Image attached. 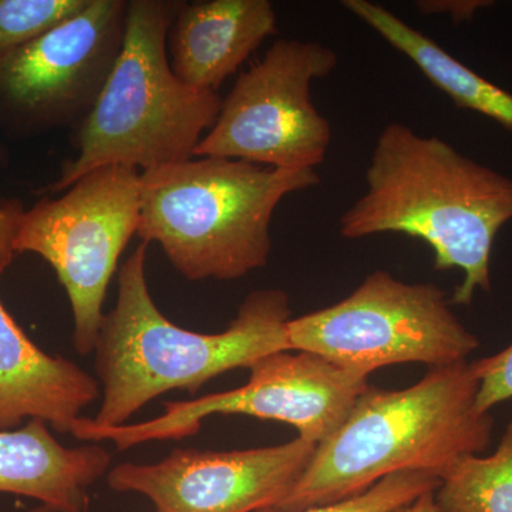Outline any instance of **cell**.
Masks as SVG:
<instances>
[{"label":"cell","instance_id":"obj_1","mask_svg":"<svg viewBox=\"0 0 512 512\" xmlns=\"http://www.w3.org/2000/svg\"><path fill=\"white\" fill-rule=\"evenodd\" d=\"M367 190L340 218L343 238L402 234L434 252V269H460L451 305L491 292L495 238L512 221V178L447 141L390 123L377 138Z\"/></svg>","mask_w":512,"mask_h":512},{"label":"cell","instance_id":"obj_2","mask_svg":"<svg viewBox=\"0 0 512 512\" xmlns=\"http://www.w3.org/2000/svg\"><path fill=\"white\" fill-rule=\"evenodd\" d=\"M470 362L430 367L403 390L369 387L315 453L279 510L338 503L397 473L443 478L490 447L494 417L477 407Z\"/></svg>","mask_w":512,"mask_h":512},{"label":"cell","instance_id":"obj_3","mask_svg":"<svg viewBox=\"0 0 512 512\" xmlns=\"http://www.w3.org/2000/svg\"><path fill=\"white\" fill-rule=\"evenodd\" d=\"M147 248L141 242L121 266L116 308L101 322L94 349L103 384L97 426H123L161 394L197 393L222 373L291 350L286 326L292 312L282 289L249 293L224 332L208 335L174 325L151 298Z\"/></svg>","mask_w":512,"mask_h":512},{"label":"cell","instance_id":"obj_4","mask_svg":"<svg viewBox=\"0 0 512 512\" xmlns=\"http://www.w3.org/2000/svg\"><path fill=\"white\" fill-rule=\"evenodd\" d=\"M319 183L315 170L220 157L141 171L137 235L188 281H234L268 264L279 202Z\"/></svg>","mask_w":512,"mask_h":512},{"label":"cell","instance_id":"obj_5","mask_svg":"<svg viewBox=\"0 0 512 512\" xmlns=\"http://www.w3.org/2000/svg\"><path fill=\"white\" fill-rule=\"evenodd\" d=\"M183 2L128 0L126 35L96 106L73 130L76 157L62 165L50 192L67 190L107 165L154 170L195 156L220 114L214 90L188 86L168 57V30Z\"/></svg>","mask_w":512,"mask_h":512},{"label":"cell","instance_id":"obj_6","mask_svg":"<svg viewBox=\"0 0 512 512\" xmlns=\"http://www.w3.org/2000/svg\"><path fill=\"white\" fill-rule=\"evenodd\" d=\"M451 306L439 286L407 284L379 269L348 298L289 320V346L366 376L402 363L457 365L476 352L480 339Z\"/></svg>","mask_w":512,"mask_h":512},{"label":"cell","instance_id":"obj_7","mask_svg":"<svg viewBox=\"0 0 512 512\" xmlns=\"http://www.w3.org/2000/svg\"><path fill=\"white\" fill-rule=\"evenodd\" d=\"M141 171L107 165L90 171L56 200L22 211L13 238L15 254L33 252L55 269L74 319V349L94 352L103 305L117 262L137 234Z\"/></svg>","mask_w":512,"mask_h":512},{"label":"cell","instance_id":"obj_8","mask_svg":"<svg viewBox=\"0 0 512 512\" xmlns=\"http://www.w3.org/2000/svg\"><path fill=\"white\" fill-rule=\"evenodd\" d=\"M338 66V55L313 40L279 39L238 77L195 156L315 170L325 161L332 127L312 101L313 80Z\"/></svg>","mask_w":512,"mask_h":512},{"label":"cell","instance_id":"obj_9","mask_svg":"<svg viewBox=\"0 0 512 512\" xmlns=\"http://www.w3.org/2000/svg\"><path fill=\"white\" fill-rule=\"evenodd\" d=\"M271 353L252 363L245 386L210 394L191 402L165 404V413L147 423L97 426L80 417L72 434L80 440H110L117 450L151 440L183 439L197 433L212 414H245L291 424L303 440L328 439L359 397L369 389V376L352 372L311 352Z\"/></svg>","mask_w":512,"mask_h":512},{"label":"cell","instance_id":"obj_10","mask_svg":"<svg viewBox=\"0 0 512 512\" xmlns=\"http://www.w3.org/2000/svg\"><path fill=\"white\" fill-rule=\"evenodd\" d=\"M128 0H87L28 45L0 57V127L30 137L79 126L96 106L126 35Z\"/></svg>","mask_w":512,"mask_h":512},{"label":"cell","instance_id":"obj_11","mask_svg":"<svg viewBox=\"0 0 512 512\" xmlns=\"http://www.w3.org/2000/svg\"><path fill=\"white\" fill-rule=\"evenodd\" d=\"M316 446L298 437L249 450H174L158 463L120 464L107 480L111 490L146 495L157 512H255L291 493Z\"/></svg>","mask_w":512,"mask_h":512},{"label":"cell","instance_id":"obj_12","mask_svg":"<svg viewBox=\"0 0 512 512\" xmlns=\"http://www.w3.org/2000/svg\"><path fill=\"white\" fill-rule=\"evenodd\" d=\"M268 0L183 2L168 30L167 50L175 76L201 90H214L276 33Z\"/></svg>","mask_w":512,"mask_h":512},{"label":"cell","instance_id":"obj_13","mask_svg":"<svg viewBox=\"0 0 512 512\" xmlns=\"http://www.w3.org/2000/svg\"><path fill=\"white\" fill-rule=\"evenodd\" d=\"M99 393L82 367L37 348L0 301V430L36 419L70 433Z\"/></svg>","mask_w":512,"mask_h":512},{"label":"cell","instance_id":"obj_14","mask_svg":"<svg viewBox=\"0 0 512 512\" xmlns=\"http://www.w3.org/2000/svg\"><path fill=\"white\" fill-rule=\"evenodd\" d=\"M99 444L66 448L47 423L29 420L18 430H0V493L42 501L57 512H84L87 491L110 466Z\"/></svg>","mask_w":512,"mask_h":512},{"label":"cell","instance_id":"obj_15","mask_svg":"<svg viewBox=\"0 0 512 512\" xmlns=\"http://www.w3.org/2000/svg\"><path fill=\"white\" fill-rule=\"evenodd\" d=\"M343 6L409 57L458 109L476 111L512 131V93L484 79L383 6L369 0H345Z\"/></svg>","mask_w":512,"mask_h":512},{"label":"cell","instance_id":"obj_16","mask_svg":"<svg viewBox=\"0 0 512 512\" xmlns=\"http://www.w3.org/2000/svg\"><path fill=\"white\" fill-rule=\"evenodd\" d=\"M437 512H512V419L490 456L466 457L441 478Z\"/></svg>","mask_w":512,"mask_h":512},{"label":"cell","instance_id":"obj_17","mask_svg":"<svg viewBox=\"0 0 512 512\" xmlns=\"http://www.w3.org/2000/svg\"><path fill=\"white\" fill-rule=\"evenodd\" d=\"M87 0H0V57L73 18Z\"/></svg>","mask_w":512,"mask_h":512},{"label":"cell","instance_id":"obj_18","mask_svg":"<svg viewBox=\"0 0 512 512\" xmlns=\"http://www.w3.org/2000/svg\"><path fill=\"white\" fill-rule=\"evenodd\" d=\"M440 478L426 473H397L383 478L365 493L338 503L318 505L301 511H284L276 507L255 512H390L417 500L421 495L434 493Z\"/></svg>","mask_w":512,"mask_h":512},{"label":"cell","instance_id":"obj_19","mask_svg":"<svg viewBox=\"0 0 512 512\" xmlns=\"http://www.w3.org/2000/svg\"><path fill=\"white\" fill-rule=\"evenodd\" d=\"M478 380L477 407L484 413L512 399V343L488 357L471 362Z\"/></svg>","mask_w":512,"mask_h":512},{"label":"cell","instance_id":"obj_20","mask_svg":"<svg viewBox=\"0 0 512 512\" xmlns=\"http://www.w3.org/2000/svg\"><path fill=\"white\" fill-rule=\"evenodd\" d=\"M491 0H421L417 9L423 15H444L453 22H470L480 10L491 8Z\"/></svg>","mask_w":512,"mask_h":512},{"label":"cell","instance_id":"obj_21","mask_svg":"<svg viewBox=\"0 0 512 512\" xmlns=\"http://www.w3.org/2000/svg\"><path fill=\"white\" fill-rule=\"evenodd\" d=\"M23 208L18 201H6L0 204V274L12 264L13 238H15L18 220Z\"/></svg>","mask_w":512,"mask_h":512},{"label":"cell","instance_id":"obj_22","mask_svg":"<svg viewBox=\"0 0 512 512\" xmlns=\"http://www.w3.org/2000/svg\"><path fill=\"white\" fill-rule=\"evenodd\" d=\"M436 493V491H434ZM434 493L421 495L412 503L402 505L396 510L390 512H437L436 501H434Z\"/></svg>","mask_w":512,"mask_h":512},{"label":"cell","instance_id":"obj_23","mask_svg":"<svg viewBox=\"0 0 512 512\" xmlns=\"http://www.w3.org/2000/svg\"><path fill=\"white\" fill-rule=\"evenodd\" d=\"M33 512H57V511L53 510V508L46 507V505H42V507L37 508V510H35Z\"/></svg>","mask_w":512,"mask_h":512}]
</instances>
